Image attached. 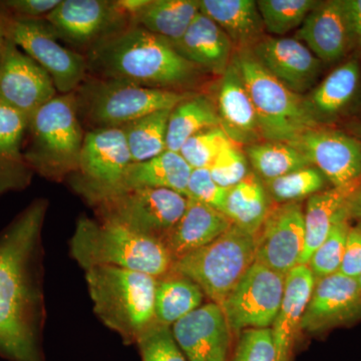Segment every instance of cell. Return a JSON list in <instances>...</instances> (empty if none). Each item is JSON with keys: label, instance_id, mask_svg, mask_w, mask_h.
I'll use <instances>...</instances> for the list:
<instances>
[{"label": "cell", "instance_id": "cell-6", "mask_svg": "<svg viewBox=\"0 0 361 361\" xmlns=\"http://www.w3.org/2000/svg\"><path fill=\"white\" fill-rule=\"evenodd\" d=\"M75 94L80 122L89 130L122 128L149 114L173 110L192 96L89 75Z\"/></svg>", "mask_w": 361, "mask_h": 361}, {"label": "cell", "instance_id": "cell-32", "mask_svg": "<svg viewBox=\"0 0 361 361\" xmlns=\"http://www.w3.org/2000/svg\"><path fill=\"white\" fill-rule=\"evenodd\" d=\"M199 13V0H149L132 25L141 26L173 44L185 35Z\"/></svg>", "mask_w": 361, "mask_h": 361}, {"label": "cell", "instance_id": "cell-31", "mask_svg": "<svg viewBox=\"0 0 361 361\" xmlns=\"http://www.w3.org/2000/svg\"><path fill=\"white\" fill-rule=\"evenodd\" d=\"M205 294L189 278L170 270L157 279L155 322L171 327L203 305Z\"/></svg>", "mask_w": 361, "mask_h": 361}, {"label": "cell", "instance_id": "cell-18", "mask_svg": "<svg viewBox=\"0 0 361 361\" xmlns=\"http://www.w3.org/2000/svg\"><path fill=\"white\" fill-rule=\"evenodd\" d=\"M178 345L187 361H230L233 334L218 304L197 308L172 326Z\"/></svg>", "mask_w": 361, "mask_h": 361}, {"label": "cell", "instance_id": "cell-3", "mask_svg": "<svg viewBox=\"0 0 361 361\" xmlns=\"http://www.w3.org/2000/svg\"><path fill=\"white\" fill-rule=\"evenodd\" d=\"M71 255L84 268L114 266L156 278L172 269L167 246L160 240L122 225L82 217L71 239Z\"/></svg>", "mask_w": 361, "mask_h": 361}, {"label": "cell", "instance_id": "cell-42", "mask_svg": "<svg viewBox=\"0 0 361 361\" xmlns=\"http://www.w3.org/2000/svg\"><path fill=\"white\" fill-rule=\"evenodd\" d=\"M230 361H276L271 329L243 330Z\"/></svg>", "mask_w": 361, "mask_h": 361}, {"label": "cell", "instance_id": "cell-37", "mask_svg": "<svg viewBox=\"0 0 361 361\" xmlns=\"http://www.w3.org/2000/svg\"><path fill=\"white\" fill-rule=\"evenodd\" d=\"M257 6L266 32L283 37L295 30L319 4L315 0H258Z\"/></svg>", "mask_w": 361, "mask_h": 361}, {"label": "cell", "instance_id": "cell-48", "mask_svg": "<svg viewBox=\"0 0 361 361\" xmlns=\"http://www.w3.org/2000/svg\"><path fill=\"white\" fill-rule=\"evenodd\" d=\"M4 37L2 33L0 32V59H1L2 49H4Z\"/></svg>", "mask_w": 361, "mask_h": 361}, {"label": "cell", "instance_id": "cell-35", "mask_svg": "<svg viewBox=\"0 0 361 361\" xmlns=\"http://www.w3.org/2000/svg\"><path fill=\"white\" fill-rule=\"evenodd\" d=\"M171 111H159L142 116L121 128L133 163L149 160L167 149V128Z\"/></svg>", "mask_w": 361, "mask_h": 361}, {"label": "cell", "instance_id": "cell-47", "mask_svg": "<svg viewBox=\"0 0 361 361\" xmlns=\"http://www.w3.org/2000/svg\"><path fill=\"white\" fill-rule=\"evenodd\" d=\"M344 215L348 221H361V183L344 207Z\"/></svg>", "mask_w": 361, "mask_h": 361}, {"label": "cell", "instance_id": "cell-17", "mask_svg": "<svg viewBox=\"0 0 361 361\" xmlns=\"http://www.w3.org/2000/svg\"><path fill=\"white\" fill-rule=\"evenodd\" d=\"M301 202L274 205L256 235V262L286 276L299 265L304 248Z\"/></svg>", "mask_w": 361, "mask_h": 361}, {"label": "cell", "instance_id": "cell-2", "mask_svg": "<svg viewBox=\"0 0 361 361\" xmlns=\"http://www.w3.org/2000/svg\"><path fill=\"white\" fill-rule=\"evenodd\" d=\"M87 75L142 87L187 92L202 71L169 40L130 23L84 54Z\"/></svg>", "mask_w": 361, "mask_h": 361}, {"label": "cell", "instance_id": "cell-19", "mask_svg": "<svg viewBox=\"0 0 361 361\" xmlns=\"http://www.w3.org/2000/svg\"><path fill=\"white\" fill-rule=\"evenodd\" d=\"M250 49L273 77L298 94L312 89L322 71V61L294 37H265Z\"/></svg>", "mask_w": 361, "mask_h": 361}, {"label": "cell", "instance_id": "cell-7", "mask_svg": "<svg viewBox=\"0 0 361 361\" xmlns=\"http://www.w3.org/2000/svg\"><path fill=\"white\" fill-rule=\"evenodd\" d=\"M232 61L238 68L253 102L263 140L290 142L306 130L319 127L305 97L273 77L251 49L235 51Z\"/></svg>", "mask_w": 361, "mask_h": 361}, {"label": "cell", "instance_id": "cell-15", "mask_svg": "<svg viewBox=\"0 0 361 361\" xmlns=\"http://www.w3.org/2000/svg\"><path fill=\"white\" fill-rule=\"evenodd\" d=\"M317 168L332 187L361 183V141L339 130L316 127L289 142Z\"/></svg>", "mask_w": 361, "mask_h": 361}, {"label": "cell", "instance_id": "cell-44", "mask_svg": "<svg viewBox=\"0 0 361 361\" xmlns=\"http://www.w3.org/2000/svg\"><path fill=\"white\" fill-rule=\"evenodd\" d=\"M61 0H1L0 13L25 20H44Z\"/></svg>", "mask_w": 361, "mask_h": 361}, {"label": "cell", "instance_id": "cell-40", "mask_svg": "<svg viewBox=\"0 0 361 361\" xmlns=\"http://www.w3.org/2000/svg\"><path fill=\"white\" fill-rule=\"evenodd\" d=\"M142 361H187L172 329L154 322L137 341Z\"/></svg>", "mask_w": 361, "mask_h": 361}, {"label": "cell", "instance_id": "cell-1", "mask_svg": "<svg viewBox=\"0 0 361 361\" xmlns=\"http://www.w3.org/2000/svg\"><path fill=\"white\" fill-rule=\"evenodd\" d=\"M47 201L37 199L0 233V357L45 361L40 343V234Z\"/></svg>", "mask_w": 361, "mask_h": 361}, {"label": "cell", "instance_id": "cell-20", "mask_svg": "<svg viewBox=\"0 0 361 361\" xmlns=\"http://www.w3.org/2000/svg\"><path fill=\"white\" fill-rule=\"evenodd\" d=\"M323 63L341 61L353 45L342 0L319 2L299 26L295 37Z\"/></svg>", "mask_w": 361, "mask_h": 361}, {"label": "cell", "instance_id": "cell-21", "mask_svg": "<svg viewBox=\"0 0 361 361\" xmlns=\"http://www.w3.org/2000/svg\"><path fill=\"white\" fill-rule=\"evenodd\" d=\"M217 106L220 127L234 144L261 142L257 114L241 73L233 61L221 78Z\"/></svg>", "mask_w": 361, "mask_h": 361}, {"label": "cell", "instance_id": "cell-9", "mask_svg": "<svg viewBox=\"0 0 361 361\" xmlns=\"http://www.w3.org/2000/svg\"><path fill=\"white\" fill-rule=\"evenodd\" d=\"M187 201L186 196L172 190L121 188L89 204L94 207L99 221L122 225L166 244L186 210Z\"/></svg>", "mask_w": 361, "mask_h": 361}, {"label": "cell", "instance_id": "cell-36", "mask_svg": "<svg viewBox=\"0 0 361 361\" xmlns=\"http://www.w3.org/2000/svg\"><path fill=\"white\" fill-rule=\"evenodd\" d=\"M264 185L272 201L279 205L308 199L329 189L330 183L317 168L310 166L264 182Z\"/></svg>", "mask_w": 361, "mask_h": 361}, {"label": "cell", "instance_id": "cell-13", "mask_svg": "<svg viewBox=\"0 0 361 361\" xmlns=\"http://www.w3.org/2000/svg\"><path fill=\"white\" fill-rule=\"evenodd\" d=\"M44 20L82 54L132 23L116 0H61Z\"/></svg>", "mask_w": 361, "mask_h": 361}, {"label": "cell", "instance_id": "cell-29", "mask_svg": "<svg viewBox=\"0 0 361 361\" xmlns=\"http://www.w3.org/2000/svg\"><path fill=\"white\" fill-rule=\"evenodd\" d=\"M192 170L180 153L166 149L149 160L130 164L122 188L167 189L187 196Z\"/></svg>", "mask_w": 361, "mask_h": 361}, {"label": "cell", "instance_id": "cell-10", "mask_svg": "<svg viewBox=\"0 0 361 361\" xmlns=\"http://www.w3.org/2000/svg\"><path fill=\"white\" fill-rule=\"evenodd\" d=\"M0 32L49 73L59 94L75 92L87 77L84 54L61 44L44 20H25L0 13Z\"/></svg>", "mask_w": 361, "mask_h": 361}, {"label": "cell", "instance_id": "cell-27", "mask_svg": "<svg viewBox=\"0 0 361 361\" xmlns=\"http://www.w3.org/2000/svg\"><path fill=\"white\" fill-rule=\"evenodd\" d=\"M200 11L222 28L235 51L250 49L265 37V27L254 0H199Z\"/></svg>", "mask_w": 361, "mask_h": 361}, {"label": "cell", "instance_id": "cell-12", "mask_svg": "<svg viewBox=\"0 0 361 361\" xmlns=\"http://www.w3.org/2000/svg\"><path fill=\"white\" fill-rule=\"evenodd\" d=\"M286 276L254 262L221 304L232 334L270 329L281 307Z\"/></svg>", "mask_w": 361, "mask_h": 361}, {"label": "cell", "instance_id": "cell-43", "mask_svg": "<svg viewBox=\"0 0 361 361\" xmlns=\"http://www.w3.org/2000/svg\"><path fill=\"white\" fill-rule=\"evenodd\" d=\"M228 190L212 179L209 169H193L188 182L186 197L224 214Z\"/></svg>", "mask_w": 361, "mask_h": 361}, {"label": "cell", "instance_id": "cell-33", "mask_svg": "<svg viewBox=\"0 0 361 361\" xmlns=\"http://www.w3.org/2000/svg\"><path fill=\"white\" fill-rule=\"evenodd\" d=\"M214 127H220L216 104L204 94H192L171 111L166 141L167 149L179 153L188 139Z\"/></svg>", "mask_w": 361, "mask_h": 361}, {"label": "cell", "instance_id": "cell-8", "mask_svg": "<svg viewBox=\"0 0 361 361\" xmlns=\"http://www.w3.org/2000/svg\"><path fill=\"white\" fill-rule=\"evenodd\" d=\"M256 259V235L232 225L224 234L176 260L173 271L195 282L221 305Z\"/></svg>", "mask_w": 361, "mask_h": 361}, {"label": "cell", "instance_id": "cell-11", "mask_svg": "<svg viewBox=\"0 0 361 361\" xmlns=\"http://www.w3.org/2000/svg\"><path fill=\"white\" fill-rule=\"evenodd\" d=\"M132 163L121 128L87 130L71 184L90 203L102 195L121 189Z\"/></svg>", "mask_w": 361, "mask_h": 361}, {"label": "cell", "instance_id": "cell-5", "mask_svg": "<svg viewBox=\"0 0 361 361\" xmlns=\"http://www.w3.org/2000/svg\"><path fill=\"white\" fill-rule=\"evenodd\" d=\"M85 130L75 92L58 94L28 118L25 157L33 172L51 180L75 174Z\"/></svg>", "mask_w": 361, "mask_h": 361}, {"label": "cell", "instance_id": "cell-28", "mask_svg": "<svg viewBox=\"0 0 361 361\" xmlns=\"http://www.w3.org/2000/svg\"><path fill=\"white\" fill-rule=\"evenodd\" d=\"M358 184L345 187H330L310 197L304 207L305 240L299 265H307L316 249L322 245L332 226L344 215V207Z\"/></svg>", "mask_w": 361, "mask_h": 361}, {"label": "cell", "instance_id": "cell-41", "mask_svg": "<svg viewBox=\"0 0 361 361\" xmlns=\"http://www.w3.org/2000/svg\"><path fill=\"white\" fill-rule=\"evenodd\" d=\"M249 167L250 165L245 153L230 141L220 149L209 167V172L219 186L231 189L249 175L251 172Z\"/></svg>", "mask_w": 361, "mask_h": 361}, {"label": "cell", "instance_id": "cell-49", "mask_svg": "<svg viewBox=\"0 0 361 361\" xmlns=\"http://www.w3.org/2000/svg\"><path fill=\"white\" fill-rule=\"evenodd\" d=\"M358 284H360V287L361 289V275L360 277L357 278Z\"/></svg>", "mask_w": 361, "mask_h": 361}, {"label": "cell", "instance_id": "cell-46", "mask_svg": "<svg viewBox=\"0 0 361 361\" xmlns=\"http://www.w3.org/2000/svg\"><path fill=\"white\" fill-rule=\"evenodd\" d=\"M353 45L361 49V0H342Z\"/></svg>", "mask_w": 361, "mask_h": 361}, {"label": "cell", "instance_id": "cell-45", "mask_svg": "<svg viewBox=\"0 0 361 361\" xmlns=\"http://www.w3.org/2000/svg\"><path fill=\"white\" fill-rule=\"evenodd\" d=\"M339 273L355 279L361 275V221L349 229Z\"/></svg>", "mask_w": 361, "mask_h": 361}, {"label": "cell", "instance_id": "cell-24", "mask_svg": "<svg viewBox=\"0 0 361 361\" xmlns=\"http://www.w3.org/2000/svg\"><path fill=\"white\" fill-rule=\"evenodd\" d=\"M28 118L0 103V196L25 190L35 174L23 152Z\"/></svg>", "mask_w": 361, "mask_h": 361}, {"label": "cell", "instance_id": "cell-39", "mask_svg": "<svg viewBox=\"0 0 361 361\" xmlns=\"http://www.w3.org/2000/svg\"><path fill=\"white\" fill-rule=\"evenodd\" d=\"M230 141L222 128L214 127L188 139L179 153L192 169H209L220 149Z\"/></svg>", "mask_w": 361, "mask_h": 361}, {"label": "cell", "instance_id": "cell-14", "mask_svg": "<svg viewBox=\"0 0 361 361\" xmlns=\"http://www.w3.org/2000/svg\"><path fill=\"white\" fill-rule=\"evenodd\" d=\"M58 94L49 73L4 39L0 59V103L30 116Z\"/></svg>", "mask_w": 361, "mask_h": 361}, {"label": "cell", "instance_id": "cell-38", "mask_svg": "<svg viewBox=\"0 0 361 361\" xmlns=\"http://www.w3.org/2000/svg\"><path fill=\"white\" fill-rule=\"evenodd\" d=\"M350 227V221L345 218L337 221L322 245L311 256L307 266L315 281L339 272Z\"/></svg>", "mask_w": 361, "mask_h": 361}, {"label": "cell", "instance_id": "cell-30", "mask_svg": "<svg viewBox=\"0 0 361 361\" xmlns=\"http://www.w3.org/2000/svg\"><path fill=\"white\" fill-rule=\"evenodd\" d=\"M273 204L264 182L251 171L245 179L228 190L224 214L232 225L257 235Z\"/></svg>", "mask_w": 361, "mask_h": 361}, {"label": "cell", "instance_id": "cell-23", "mask_svg": "<svg viewBox=\"0 0 361 361\" xmlns=\"http://www.w3.org/2000/svg\"><path fill=\"white\" fill-rule=\"evenodd\" d=\"M172 44L183 58L204 73L221 77L231 63L234 52L231 40L222 28L201 11L185 35Z\"/></svg>", "mask_w": 361, "mask_h": 361}, {"label": "cell", "instance_id": "cell-34", "mask_svg": "<svg viewBox=\"0 0 361 361\" xmlns=\"http://www.w3.org/2000/svg\"><path fill=\"white\" fill-rule=\"evenodd\" d=\"M244 153L252 171L263 182L312 166L308 159L289 142H258L246 146Z\"/></svg>", "mask_w": 361, "mask_h": 361}, {"label": "cell", "instance_id": "cell-26", "mask_svg": "<svg viewBox=\"0 0 361 361\" xmlns=\"http://www.w3.org/2000/svg\"><path fill=\"white\" fill-rule=\"evenodd\" d=\"M361 68L357 59L337 66L307 97L306 104L318 123L336 120L350 108L360 89Z\"/></svg>", "mask_w": 361, "mask_h": 361}, {"label": "cell", "instance_id": "cell-16", "mask_svg": "<svg viewBox=\"0 0 361 361\" xmlns=\"http://www.w3.org/2000/svg\"><path fill=\"white\" fill-rule=\"evenodd\" d=\"M361 322V289L357 279L341 273L316 280L300 331L324 334Z\"/></svg>", "mask_w": 361, "mask_h": 361}, {"label": "cell", "instance_id": "cell-4", "mask_svg": "<svg viewBox=\"0 0 361 361\" xmlns=\"http://www.w3.org/2000/svg\"><path fill=\"white\" fill-rule=\"evenodd\" d=\"M94 310L126 344L137 343L155 322L157 279L146 273L114 266L85 270Z\"/></svg>", "mask_w": 361, "mask_h": 361}, {"label": "cell", "instance_id": "cell-22", "mask_svg": "<svg viewBox=\"0 0 361 361\" xmlns=\"http://www.w3.org/2000/svg\"><path fill=\"white\" fill-rule=\"evenodd\" d=\"M314 285L307 265H297L286 275L281 307L270 327L276 361L293 360L297 334Z\"/></svg>", "mask_w": 361, "mask_h": 361}, {"label": "cell", "instance_id": "cell-25", "mask_svg": "<svg viewBox=\"0 0 361 361\" xmlns=\"http://www.w3.org/2000/svg\"><path fill=\"white\" fill-rule=\"evenodd\" d=\"M187 199L186 210L166 240L173 263L208 245L232 226L225 214L194 199Z\"/></svg>", "mask_w": 361, "mask_h": 361}]
</instances>
